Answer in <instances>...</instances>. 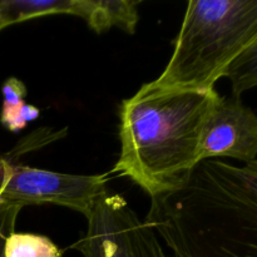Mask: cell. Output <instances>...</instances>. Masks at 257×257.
Returning a JSON list of instances; mask_svg holds the SVG:
<instances>
[{
  "label": "cell",
  "mask_w": 257,
  "mask_h": 257,
  "mask_svg": "<svg viewBox=\"0 0 257 257\" xmlns=\"http://www.w3.org/2000/svg\"><path fill=\"white\" fill-rule=\"evenodd\" d=\"M151 201L146 221L173 257H257V160L201 161L181 187Z\"/></svg>",
  "instance_id": "obj_1"
},
{
  "label": "cell",
  "mask_w": 257,
  "mask_h": 257,
  "mask_svg": "<svg viewBox=\"0 0 257 257\" xmlns=\"http://www.w3.org/2000/svg\"><path fill=\"white\" fill-rule=\"evenodd\" d=\"M218 95L143 84L120 105V155L112 172L151 198L181 187L201 162L203 128Z\"/></svg>",
  "instance_id": "obj_2"
},
{
  "label": "cell",
  "mask_w": 257,
  "mask_h": 257,
  "mask_svg": "<svg viewBox=\"0 0 257 257\" xmlns=\"http://www.w3.org/2000/svg\"><path fill=\"white\" fill-rule=\"evenodd\" d=\"M257 43V0H191L165 70L152 83L163 89L212 90Z\"/></svg>",
  "instance_id": "obj_3"
},
{
  "label": "cell",
  "mask_w": 257,
  "mask_h": 257,
  "mask_svg": "<svg viewBox=\"0 0 257 257\" xmlns=\"http://www.w3.org/2000/svg\"><path fill=\"white\" fill-rule=\"evenodd\" d=\"M87 220V233L73 245L83 257H170L152 226L120 195L105 191Z\"/></svg>",
  "instance_id": "obj_4"
},
{
  "label": "cell",
  "mask_w": 257,
  "mask_h": 257,
  "mask_svg": "<svg viewBox=\"0 0 257 257\" xmlns=\"http://www.w3.org/2000/svg\"><path fill=\"white\" fill-rule=\"evenodd\" d=\"M104 175H69L13 163L0 200L13 205H57L72 208L88 217L93 205L107 190Z\"/></svg>",
  "instance_id": "obj_5"
},
{
  "label": "cell",
  "mask_w": 257,
  "mask_h": 257,
  "mask_svg": "<svg viewBox=\"0 0 257 257\" xmlns=\"http://www.w3.org/2000/svg\"><path fill=\"white\" fill-rule=\"evenodd\" d=\"M257 160V114L240 97L218 95L203 128L200 161Z\"/></svg>",
  "instance_id": "obj_6"
},
{
  "label": "cell",
  "mask_w": 257,
  "mask_h": 257,
  "mask_svg": "<svg viewBox=\"0 0 257 257\" xmlns=\"http://www.w3.org/2000/svg\"><path fill=\"white\" fill-rule=\"evenodd\" d=\"M138 5L132 0H77L75 14L87 22L95 33H103L117 27L128 34L137 28Z\"/></svg>",
  "instance_id": "obj_7"
},
{
  "label": "cell",
  "mask_w": 257,
  "mask_h": 257,
  "mask_svg": "<svg viewBox=\"0 0 257 257\" xmlns=\"http://www.w3.org/2000/svg\"><path fill=\"white\" fill-rule=\"evenodd\" d=\"M3 105L0 123L13 133L24 130L30 122L38 119L40 109L25 103L28 89L24 83L15 77L8 78L2 87Z\"/></svg>",
  "instance_id": "obj_8"
},
{
  "label": "cell",
  "mask_w": 257,
  "mask_h": 257,
  "mask_svg": "<svg viewBox=\"0 0 257 257\" xmlns=\"http://www.w3.org/2000/svg\"><path fill=\"white\" fill-rule=\"evenodd\" d=\"M77 0H7L13 24L53 14H75Z\"/></svg>",
  "instance_id": "obj_9"
},
{
  "label": "cell",
  "mask_w": 257,
  "mask_h": 257,
  "mask_svg": "<svg viewBox=\"0 0 257 257\" xmlns=\"http://www.w3.org/2000/svg\"><path fill=\"white\" fill-rule=\"evenodd\" d=\"M62 253L47 236L15 231L7 238L4 248L5 257H62Z\"/></svg>",
  "instance_id": "obj_10"
},
{
  "label": "cell",
  "mask_w": 257,
  "mask_h": 257,
  "mask_svg": "<svg viewBox=\"0 0 257 257\" xmlns=\"http://www.w3.org/2000/svg\"><path fill=\"white\" fill-rule=\"evenodd\" d=\"M225 78L231 82L235 97H241L245 92L257 87V43L232 63Z\"/></svg>",
  "instance_id": "obj_11"
},
{
  "label": "cell",
  "mask_w": 257,
  "mask_h": 257,
  "mask_svg": "<svg viewBox=\"0 0 257 257\" xmlns=\"http://www.w3.org/2000/svg\"><path fill=\"white\" fill-rule=\"evenodd\" d=\"M22 207L0 200V257L4 256L7 238L15 231L18 215Z\"/></svg>",
  "instance_id": "obj_12"
},
{
  "label": "cell",
  "mask_w": 257,
  "mask_h": 257,
  "mask_svg": "<svg viewBox=\"0 0 257 257\" xmlns=\"http://www.w3.org/2000/svg\"><path fill=\"white\" fill-rule=\"evenodd\" d=\"M12 167H13L12 160L8 158L7 156H5V157L0 156V193H2L5 183H7L8 178H9L10 172H12Z\"/></svg>",
  "instance_id": "obj_13"
},
{
  "label": "cell",
  "mask_w": 257,
  "mask_h": 257,
  "mask_svg": "<svg viewBox=\"0 0 257 257\" xmlns=\"http://www.w3.org/2000/svg\"><path fill=\"white\" fill-rule=\"evenodd\" d=\"M12 24L7 8V0H0V32Z\"/></svg>",
  "instance_id": "obj_14"
}]
</instances>
